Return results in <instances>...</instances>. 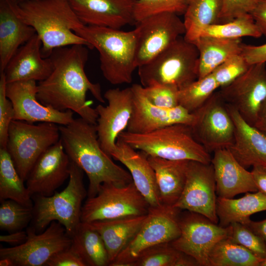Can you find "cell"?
Instances as JSON below:
<instances>
[{
    "mask_svg": "<svg viewBox=\"0 0 266 266\" xmlns=\"http://www.w3.org/2000/svg\"><path fill=\"white\" fill-rule=\"evenodd\" d=\"M200 36L235 39L243 37L259 38L262 34L252 15L248 13L227 22L210 25L202 31Z\"/></svg>",
    "mask_w": 266,
    "mask_h": 266,
    "instance_id": "obj_36",
    "label": "cell"
},
{
    "mask_svg": "<svg viewBox=\"0 0 266 266\" xmlns=\"http://www.w3.org/2000/svg\"><path fill=\"white\" fill-rule=\"evenodd\" d=\"M84 25L120 29L135 24L136 0H67Z\"/></svg>",
    "mask_w": 266,
    "mask_h": 266,
    "instance_id": "obj_21",
    "label": "cell"
},
{
    "mask_svg": "<svg viewBox=\"0 0 266 266\" xmlns=\"http://www.w3.org/2000/svg\"><path fill=\"white\" fill-rule=\"evenodd\" d=\"M27 233V239L23 244L0 248V259H9L14 266H43L56 254L71 245L70 237L57 221L51 222L43 232L37 233L33 227Z\"/></svg>",
    "mask_w": 266,
    "mask_h": 266,
    "instance_id": "obj_11",
    "label": "cell"
},
{
    "mask_svg": "<svg viewBox=\"0 0 266 266\" xmlns=\"http://www.w3.org/2000/svg\"><path fill=\"white\" fill-rule=\"evenodd\" d=\"M45 266H86L81 258L69 247L54 255Z\"/></svg>",
    "mask_w": 266,
    "mask_h": 266,
    "instance_id": "obj_45",
    "label": "cell"
},
{
    "mask_svg": "<svg viewBox=\"0 0 266 266\" xmlns=\"http://www.w3.org/2000/svg\"><path fill=\"white\" fill-rule=\"evenodd\" d=\"M133 92V110L127 131L133 133H145L176 124L191 126L195 116L179 105L165 108L152 104L146 98L143 86L134 84Z\"/></svg>",
    "mask_w": 266,
    "mask_h": 266,
    "instance_id": "obj_18",
    "label": "cell"
},
{
    "mask_svg": "<svg viewBox=\"0 0 266 266\" xmlns=\"http://www.w3.org/2000/svg\"><path fill=\"white\" fill-rule=\"evenodd\" d=\"M111 157L122 163L129 170L133 183L151 207L162 204L159 200L155 172L147 155L117 138Z\"/></svg>",
    "mask_w": 266,
    "mask_h": 266,
    "instance_id": "obj_25",
    "label": "cell"
},
{
    "mask_svg": "<svg viewBox=\"0 0 266 266\" xmlns=\"http://www.w3.org/2000/svg\"><path fill=\"white\" fill-rule=\"evenodd\" d=\"M228 238L248 249L262 261L266 259V244L246 225L234 222L229 226Z\"/></svg>",
    "mask_w": 266,
    "mask_h": 266,
    "instance_id": "obj_40",
    "label": "cell"
},
{
    "mask_svg": "<svg viewBox=\"0 0 266 266\" xmlns=\"http://www.w3.org/2000/svg\"><path fill=\"white\" fill-rule=\"evenodd\" d=\"M191 126L196 139L209 153L228 148L233 142L234 126L226 104L215 92L200 108Z\"/></svg>",
    "mask_w": 266,
    "mask_h": 266,
    "instance_id": "obj_13",
    "label": "cell"
},
{
    "mask_svg": "<svg viewBox=\"0 0 266 266\" xmlns=\"http://www.w3.org/2000/svg\"><path fill=\"white\" fill-rule=\"evenodd\" d=\"M74 32L99 52L104 77L111 84L131 83L137 68V33L108 27L83 25Z\"/></svg>",
    "mask_w": 266,
    "mask_h": 266,
    "instance_id": "obj_4",
    "label": "cell"
},
{
    "mask_svg": "<svg viewBox=\"0 0 266 266\" xmlns=\"http://www.w3.org/2000/svg\"><path fill=\"white\" fill-rule=\"evenodd\" d=\"M6 82L3 72L0 75V148L7 147L10 125L14 120V110L11 101L6 95Z\"/></svg>",
    "mask_w": 266,
    "mask_h": 266,
    "instance_id": "obj_42",
    "label": "cell"
},
{
    "mask_svg": "<svg viewBox=\"0 0 266 266\" xmlns=\"http://www.w3.org/2000/svg\"><path fill=\"white\" fill-rule=\"evenodd\" d=\"M251 172L258 191L266 195V166H253Z\"/></svg>",
    "mask_w": 266,
    "mask_h": 266,
    "instance_id": "obj_48",
    "label": "cell"
},
{
    "mask_svg": "<svg viewBox=\"0 0 266 266\" xmlns=\"http://www.w3.org/2000/svg\"><path fill=\"white\" fill-rule=\"evenodd\" d=\"M199 51L198 78L210 74L231 56L241 53V38L200 36L193 42Z\"/></svg>",
    "mask_w": 266,
    "mask_h": 266,
    "instance_id": "obj_29",
    "label": "cell"
},
{
    "mask_svg": "<svg viewBox=\"0 0 266 266\" xmlns=\"http://www.w3.org/2000/svg\"><path fill=\"white\" fill-rule=\"evenodd\" d=\"M70 237V248L86 266L109 265L107 252L101 236L88 223L81 222Z\"/></svg>",
    "mask_w": 266,
    "mask_h": 266,
    "instance_id": "obj_31",
    "label": "cell"
},
{
    "mask_svg": "<svg viewBox=\"0 0 266 266\" xmlns=\"http://www.w3.org/2000/svg\"><path fill=\"white\" fill-rule=\"evenodd\" d=\"M178 90L173 86L167 85L143 87L144 94L152 104L165 108H171L179 105Z\"/></svg>",
    "mask_w": 266,
    "mask_h": 266,
    "instance_id": "obj_43",
    "label": "cell"
},
{
    "mask_svg": "<svg viewBox=\"0 0 266 266\" xmlns=\"http://www.w3.org/2000/svg\"><path fill=\"white\" fill-rule=\"evenodd\" d=\"M103 97L107 105L99 104L95 108L98 115L96 128L101 149L111 157L117 138L127 129L131 117L133 92L131 87L109 89Z\"/></svg>",
    "mask_w": 266,
    "mask_h": 266,
    "instance_id": "obj_17",
    "label": "cell"
},
{
    "mask_svg": "<svg viewBox=\"0 0 266 266\" xmlns=\"http://www.w3.org/2000/svg\"><path fill=\"white\" fill-rule=\"evenodd\" d=\"M60 139L58 124L41 122L34 125L23 121H12L6 149L24 181L39 157Z\"/></svg>",
    "mask_w": 266,
    "mask_h": 266,
    "instance_id": "obj_8",
    "label": "cell"
},
{
    "mask_svg": "<svg viewBox=\"0 0 266 266\" xmlns=\"http://www.w3.org/2000/svg\"><path fill=\"white\" fill-rule=\"evenodd\" d=\"M241 54L250 65L266 63V43L259 45L243 43Z\"/></svg>",
    "mask_w": 266,
    "mask_h": 266,
    "instance_id": "obj_46",
    "label": "cell"
},
{
    "mask_svg": "<svg viewBox=\"0 0 266 266\" xmlns=\"http://www.w3.org/2000/svg\"><path fill=\"white\" fill-rule=\"evenodd\" d=\"M241 53L234 55L217 66L211 73L219 88L232 83L249 68Z\"/></svg>",
    "mask_w": 266,
    "mask_h": 266,
    "instance_id": "obj_41",
    "label": "cell"
},
{
    "mask_svg": "<svg viewBox=\"0 0 266 266\" xmlns=\"http://www.w3.org/2000/svg\"><path fill=\"white\" fill-rule=\"evenodd\" d=\"M179 210L165 204L150 206L138 232L109 266H131L146 249L177 238L180 234Z\"/></svg>",
    "mask_w": 266,
    "mask_h": 266,
    "instance_id": "obj_10",
    "label": "cell"
},
{
    "mask_svg": "<svg viewBox=\"0 0 266 266\" xmlns=\"http://www.w3.org/2000/svg\"><path fill=\"white\" fill-rule=\"evenodd\" d=\"M146 215L98 221L88 223L101 236L107 252L109 265L135 235Z\"/></svg>",
    "mask_w": 266,
    "mask_h": 266,
    "instance_id": "obj_28",
    "label": "cell"
},
{
    "mask_svg": "<svg viewBox=\"0 0 266 266\" xmlns=\"http://www.w3.org/2000/svg\"><path fill=\"white\" fill-rule=\"evenodd\" d=\"M222 0H190L184 14V38L194 42L207 27L220 23Z\"/></svg>",
    "mask_w": 266,
    "mask_h": 266,
    "instance_id": "obj_32",
    "label": "cell"
},
{
    "mask_svg": "<svg viewBox=\"0 0 266 266\" xmlns=\"http://www.w3.org/2000/svg\"><path fill=\"white\" fill-rule=\"evenodd\" d=\"M209 261L210 266H260L263 261L227 237L215 245Z\"/></svg>",
    "mask_w": 266,
    "mask_h": 266,
    "instance_id": "obj_34",
    "label": "cell"
},
{
    "mask_svg": "<svg viewBox=\"0 0 266 266\" xmlns=\"http://www.w3.org/2000/svg\"><path fill=\"white\" fill-rule=\"evenodd\" d=\"M36 32L14 11L10 0H0V72L18 49Z\"/></svg>",
    "mask_w": 266,
    "mask_h": 266,
    "instance_id": "obj_26",
    "label": "cell"
},
{
    "mask_svg": "<svg viewBox=\"0 0 266 266\" xmlns=\"http://www.w3.org/2000/svg\"><path fill=\"white\" fill-rule=\"evenodd\" d=\"M6 148H0V200L10 199L33 207L32 196L24 184Z\"/></svg>",
    "mask_w": 266,
    "mask_h": 266,
    "instance_id": "obj_33",
    "label": "cell"
},
{
    "mask_svg": "<svg viewBox=\"0 0 266 266\" xmlns=\"http://www.w3.org/2000/svg\"><path fill=\"white\" fill-rule=\"evenodd\" d=\"M135 24L137 68L154 58L184 35L186 32L183 21L179 15L172 13L154 14Z\"/></svg>",
    "mask_w": 266,
    "mask_h": 266,
    "instance_id": "obj_14",
    "label": "cell"
},
{
    "mask_svg": "<svg viewBox=\"0 0 266 266\" xmlns=\"http://www.w3.org/2000/svg\"><path fill=\"white\" fill-rule=\"evenodd\" d=\"M265 210L266 195L258 191L246 193L243 197L237 199H217L216 212L219 225L223 227L234 222L246 225L251 220V215Z\"/></svg>",
    "mask_w": 266,
    "mask_h": 266,
    "instance_id": "obj_30",
    "label": "cell"
},
{
    "mask_svg": "<svg viewBox=\"0 0 266 266\" xmlns=\"http://www.w3.org/2000/svg\"><path fill=\"white\" fill-rule=\"evenodd\" d=\"M16 15L33 27L42 42L41 53L48 58L55 48L82 44L91 45L74 31L83 25L67 0H10Z\"/></svg>",
    "mask_w": 266,
    "mask_h": 266,
    "instance_id": "obj_3",
    "label": "cell"
},
{
    "mask_svg": "<svg viewBox=\"0 0 266 266\" xmlns=\"http://www.w3.org/2000/svg\"><path fill=\"white\" fill-rule=\"evenodd\" d=\"M36 82L27 80L6 84V95L12 104L14 120L31 123L50 122L59 126L71 123L74 119L72 110L59 111L37 100Z\"/></svg>",
    "mask_w": 266,
    "mask_h": 266,
    "instance_id": "obj_19",
    "label": "cell"
},
{
    "mask_svg": "<svg viewBox=\"0 0 266 266\" xmlns=\"http://www.w3.org/2000/svg\"><path fill=\"white\" fill-rule=\"evenodd\" d=\"M190 0H136L134 16L135 23L148 16L168 12L185 13Z\"/></svg>",
    "mask_w": 266,
    "mask_h": 266,
    "instance_id": "obj_39",
    "label": "cell"
},
{
    "mask_svg": "<svg viewBox=\"0 0 266 266\" xmlns=\"http://www.w3.org/2000/svg\"><path fill=\"white\" fill-rule=\"evenodd\" d=\"M150 206L133 182L124 185L102 184L98 194L83 204L81 222L98 221L146 215Z\"/></svg>",
    "mask_w": 266,
    "mask_h": 266,
    "instance_id": "obj_9",
    "label": "cell"
},
{
    "mask_svg": "<svg viewBox=\"0 0 266 266\" xmlns=\"http://www.w3.org/2000/svg\"><path fill=\"white\" fill-rule=\"evenodd\" d=\"M199 51L196 45L179 37L146 64L138 67L141 85L173 86L179 90L198 78Z\"/></svg>",
    "mask_w": 266,
    "mask_h": 266,
    "instance_id": "obj_6",
    "label": "cell"
},
{
    "mask_svg": "<svg viewBox=\"0 0 266 266\" xmlns=\"http://www.w3.org/2000/svg\"><path fill=\"white\" fill-rule=\"evenodd\" d=\"M179 223L180 234L170 244L193 258L199 266H210V252L218 242L228 237L229 226L223 227L190 211L179 217Z\"/></svg>",
    "mask_w": 266,
    "mask_h": 266,
    "instance_id": "obj_12",
    "label": "cell"
},
{
    "mask_svg": "<svg viewBox=\"0 0 266 266\" xmlns=\"http://www.w3.org/2000/svg\"><path fill=\"white\" fill-rule=\"evenodd\" d=\"M42 42L36 33L21 46L11 58L3 72L6 82L34 80L39 82L46 79L53 69L49 57L43 58Z\"/></svg>",
    "mask_w": 266,
    "mask_h": 266,
    "instance_id": "obj_23",
    "label": "cell"
},
{
    "mask_svg": "<svg viewBox=\"0 0 266 266\" xmlns=\"http://www.w3.org/2000/svg\"><path fill=\"white\" fill-rule=\"evenodd\" d=\"M250 14L262 35L266 38V0H259Z\"/></svg>",
    "mask_w": 266,
    "mask_h": 266,
    "instance_id": "obj_47",
    "label": "cell"
},
{
    "mask_svg": "<svg viewBox=\"0 0 266 266\" xmlns=\"http://www.w3.org/2000/svg\"><path fill=\"white\" fill-rule=\"evenodd\" d=\"M0 228L10 232L21 231L33 218V208L15 200H0Z\"/></svg>",
    "mask_w": 266,
    "mask_h": 266,
    "instance_id": "obj_38",
    "label": "cell"
},
{
    "mask_svg": "<svg viewBox=\"0 0 266 266\" xmlns=\"http://www.w3.org/2000/svg\"><path fill=\"white\" fill-rule=\"evenodd\" d=\"M255 233L259 236L266 244V219L260 221L251 220L246 225Z\"/></svg>",
    "mask_w": 266,
    "mask_h": 266,
    "instance_id": "obj_50",
    "label": "cell"
},
{
    "mask_svg": "<svg viewBox=\"0 0 266 266\" xmlns=\"http://www.w3.org/2000/svg\"><path fill=\"white\" fill-rule=\"evenodd\" d=\"M83 176V170L70 161L69 181L63 191L50 196H34L33 228L37 233L57 221L69 236L73 233L81 223L82 202L87 196Z\"/></svg>",
    "mask_w": 266,
    "mask_h": 266,
    "instance_id": "obj_7",
    "label": "cell"
},
{
    "mask_svg": "<svg viewBox=\"0 0 266 266\" xmlns=\"http://www.w3.org/2000/svg\"><path fill=\"white\" fill-rule=\"evenodd\" d=\"M147 159L155 172L161 203L173 206L183 190L189 161L150 156Z\"/></svg>",
    "mask_w": 266,
    "mask_h": 266,
    "instance_id": "obj_27",
    "label": "cell"
},
{
    "mask_svg": "<svg viewBox=\"0 0 266 266\" xmlns=\"http://www.w3.org/2000/svg\"><path fill=\"white\" fill-rule=\"evenodd\" d=\"M118 138L147 156L211 163L210 153L196 139L189 125L173 124L145 133L126 131Z\"/></svg>",
    "mask_w": 266,
    "mask_h": 266,
    "instance_id": "obj_5",
    "label": "cell"
},
{
    "mask_svg": "<svg viewBox=\"0 0 266 266\" xmlns=\"http://www.w3.org/2000/svg\"><path fill=\"white\" fill-rule=\"evenodd\" d=\"M259 0H222L220 23L230 21L241 15L250 13Z\"/></svg>",
    "mask_w": 266,
    "mask_h": 266,
    "instance_id": "obj_44",
    "label": "cell"
},
{
    "mask_svg": "<svg viewBox=\"0 0 266 266\" xmlns=\"http://www.w3.org/2000/svg\"><path fill=\"white\" fill-rule=\"evenodd\" d=\"M220 88L218 92L225 103L253 126L266 100V63L251 65L232 83Z\"/></svg>",
    "mask_w": 266,
    "mask_h": 266,
    "instance_id": "obj_15",
    "label": "cell"
},
{
    "mask_svg": "<svg viewBox=\"0 0 266 266\" xmlns=\"http://www.w3.org/2000/svg\"><path fill=\"white\" fill-rule=\"evenodd\" d=\"M260 266H266V259L261 262Z\"/></svg>",
    "mask_w": 266,
    "mask_h": 266,
    "instance_id": "obj_53",
    "label": "cell"
},
{
    "mask_svg": "<svg viewBox=\"0 0 266 266\" xmlns=\"http://www.w3.org/2000/svg\"><path fill=\"white\" fill-rule=\"evenodd\" d=\"M15 0V1L17 2H22V1H24L27 0Z\"/></svg>",
    "mask_w": 266,
    "mask_h": 266,
    "instance_id": "obj_54",
    "label": "cell"
},
{
    "mask_svg": "<svg viewBox=\"0 0 266 266\" xmlns=\"http://www.w3.org/2000/svg\"><path fill=\"white\" fill-rule=\"evenodd\" d=\"M253 126L266 134V100L262 104Z\"/></svg>",
    "mask_w": 266,
    "mask_h": 266,
    "instance_id": "obj_51",
    "label": "cell"
},
{
    "mask_svg": "<svg viewBox=\"0 0 266 266\" xmlns=\"http://www.w3.org/2000/svg\"><path fill=\"white\" fill-rule=\"evenodd\" d=\"M199 266L191 257L174 248L170 243L152 246L143 251L131 266Z\"/></svg>",
    "mask_w": 266,
    "mask_h": 266,
    "instance_id": "obj_35",
    "label": "cell"
},
{
    "mask_svg": "<svg viewBox=\"0 0 266 266\" xmlns=\"http://www.w3.org/2000/svg\"><path fill=\"white\" fill-rule=\"evenodd\" d=\"M60 140L70 160L87 174L88 198L98 193L103 183L124 185L132 182L129 172L116 165L101 149L96 124L80 117L60 126Z\"/></svg>",
    "mask_w": 266,
    "mask_h": 266,
    "instance_id": "obj_2",
    "label": "cell"
},
{
    "mask_svg": "<svg viewBox=\"0 0 266 266\" xmlns=\"http://www.w3.org/2000/svg\"><path fill=\"white\" fill-rule=\"evenodd\" d=\"M216 182L211 163L189 161L185 186L176 203L179 210L201 214L217 224Z\"/></svg>",
    "mask_w": 266,
    "mask_h": 266,
    "instance_id": "obj_16",
    "label": "cell"
},
{
    "mask_svg": "<svg viewBox=\"0 0 266 266\" xmlns=\"http://www.w3.org/2000/svg\"><path fill=\"white\" fill-rule=\"evenodd\" d=\"M28 237L26 232L19 231L11 233L7 235H0V241L8 243L13 246H18L24 243Z\"/></svg>",
    "mask_w": 266,
    "mask_h": 266,
    "instance_id": "obj_49",
    "label": "cell"
},
{
    "mask_svg": "<svg viewBox=\"0 0 266 266\" xmlns=\"http://www.w3.org/2000/svg\"><path fill=\"white\" fill-rule=\"evenodd\" d=\"M213 153L211 163L218 197L231 199L240 194L258 191L251 172L241 166L228 148Z\"/></svg>",
    "mask_w": 266,
    "mask_h": 266,
    "instance_id": "obj_24",
    "label": "cell"
},
{
    "mask_svg": "<svg viewBox=\"0 0 266 266\" xmlns=\"http://www.w3.org/2000/svg\"><path fill=\"white\" fill-rule=\"evenodd\" d=\"M218 88L212 74L198 79L178 90L179 105L192 113L202 106Z\"/></svg>",
    "mask_w": 266,
    "mask_h": 266,
    "instance_id": "obj_37",
    "label": "cell"
},
{
    "mask_svg": "<svg viewBox=\"0 0 266 266\" xmlns=\"http://www.w3.org/2000/svg\"><path fill=\"white\" fill-rule=\"evenodd\" d=\"M87 46L82 44L54 49L48 57L53 69L45 80L37 84V100L57 110H72L84 120L97 124L98 115L91 102L86 100L89 91L101 103L105 100L99 83L92 82L85 71L88 59Z\"/></svg>",
    "mask_w": 266,
    "mask_h": 266,
    "instance_id": "obj_1",
    "label": "cell"
},
{
    "mask_svg": "<svg viewBox=\"0 0 266 266\" xmlns=\"http://www.w3.org/2000/svg\"><path fill=\"white\" fill-rule=\"evenodd\" d=\"M70 160L60 140L38 159L31 170L26 187L32 196H50L69 176Z\"/></svg>",
    "mask_w": 266,
    "mask_h": 266,
    "instance_id": "obj_20",
    "label": "cell"
},
{
    "mask_svg": "<svg viewBox=\"0 0 266 266\" xmlns=\"http://www.w3.org/2000/svg\"><path fill=\"white\" fill-rule=\"evenodd\" d=\"M226 106L234 126L233 141L228 149L246 168L266 166V134L247 123L235 108Z\"/></svg>",
    "mask_w": 266,
    "mask_h": 266,
    "instance_id": "obj_22",
    "label": "cell"
},
{
    "mask_svg": "<svg viewBox=\"0 0 266 266\" xmlns=\"http://www.w3.org/2000/svg\"><path fill=\"white\" fill-rule=\"evenodd\" d=\"M0 266H14L11 260L7 258H1L0 261Z\"/></svg>",
    "mask_w": 266,
    "mask_h": 266,
    "instance_id": "obj_52",
    "label": "cell"
}]
</instances>
